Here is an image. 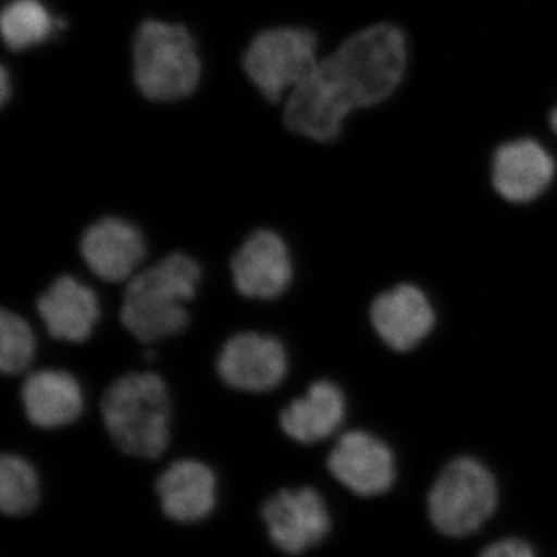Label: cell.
<instances>
[{
  "instance_id": "obj_6",
  "label": "cell",
  "mask_w": 557,
  "mask_h": 557,
  "mask_svg": "<svg viewBox=\"0 0 557 557\" xmlns=\"http://www.w3.org/2000/svg\"><path fill=\"white\" fill-rule=\"evenodd\" d=\"M318 38L307 28L278 27L252 39L244 65L249 79L271 102L282 100L318 67Z\"/></svg>"
},
{
  "instance_id": "obj_13",
  "label": "cell",
  "mask_w": 557,
  "mask_h": 557,
  "mask_svg": "<svg viewBox=\"0 0 557 557\" xmlns=\"http://www.w3.org/2000/svg\"><path fill=\"white\" fill-rule=\"evenodd\" d=\"M20 397L27 420L44 431L76 423L86 406L79 381L61 369H40L28 373L22 383Z\"/></svg>"
},
{
  "instance_id": "obj_20",
  "label": "cell",
  "mask_w": 557,
  "mask_h": 557,
  "mask_svg": "<svg viewBox=\"0 0 557 557\" xmlns=\"http://www.w3.org/2000/svg\"><path fill=\"white\" fill-rule=\"evenodd\" d=\"M35 330L16 311H0V370L3 375L17 376L27 372L35 361Z\"/></svg>"
},
{
  "instance_id": "obj_4",
  "label": "cell",
  "mask_w": 557,
  "mask_h": 557,
  "mask_svg": "<svg viewBox=\"0 0 557 557\" xmlns=\"http://www.w3.org/2000/svg\"><path fill=\"white\" fill-rule=\"evenodd\" d=\"M201 62L196 40L182 25L146 21L134 40V76L152 101H177L199 86Z\"/></svg>"
},
{
  "instance_id": "obj_12",
  "label": "cell",
  "mask_w": 557,
  "mask_h": 557,
  "mask_svg": "<svg viewBox=\"0 0 557 557\" xmlns=\"http://www.w3.org/2000/svg\"><path fill=\"white\" fill-rule=\"evenodd\" d=\"M36 313L51 338L83 344L100 322V298L78 277L61 274L36 299Z\"/></svg>"
},
{
  "instance_id": "obj_3",
  "label": "cell",
  "mask_w": 557,
  "mask_h": 557,
  "mask_svg": "<svg viewBox=\"0 0 557 557\" xmlns=\"http://www.w3.org/2000/svg\"><path fill=\"white\" fill-rule=\"evenodd\" d=\"M100 409L109 438L126 456L156 460L170 448L171 394L159 373L129 372L113 380Z\"/></svg>"
},
{
  "instance_id": "obj_9",
  "label": "cell",
  "mask_w": 557,
  "mask_h": 557,
  "mask_svg": "<svg viewBox=\"0 0 557 557\" xmlns=\"http://www.w3.org/2000/svg\"><path fill=\"white\" fill-rule=\"evenodd\" d=\"M78 249L90 273L106 284L129 282L148 255L143 231L115 215L90 223L81 234Z\"/></svg>"
},
{
  "instance_id": "obj_7",
  "label": "cell",
  "mask_w": 557,
  "mask_h": 557,
  "mask_svg": "<svg viewBox=\"0 0 557 557\" xmlns=\"http://www.w3.org/2000/svg\"><path fill=\"white\" fill-rule=\"evenodd\" d=\"M215 373L233 391L269 394L287 379V348L276 336L259 332L234 333L220 348Z\"/></svg>"
},
{
  "instance_id": "obj_2",
  "label": "cell",
  "mask_w": 557,
  "mask_h": 557,
  "mask_svg": "<svg viewBox=\"0 0 557 557\" xmlns=\"http://www.w3.org/2000/svg\"><path fill=\"white\" fill-rule=\"evenodd\" d=\"M201 274L200 263L180 251L139 270L126 282L121 325L145 346L185 332L190 319L188 304L196 298Z\"/></svg>"
},
{
  "instance_id": "obj_5",
  "label": "cell",
  "mask_w": 557,
  "mask_h": 557,
  "mask_svg": "<svg viewBox=\"0 0 557 557\" xmlns=\"http://www.w3.org/2000/svg\"><path fill=\"white\" fill-rule=\"evenodd\" d=\"M497 483L475 458L450 461L429 491L432 525L448 537H467L482 528L497 507Z\"/></svg>"
},
{
  "instance_id": "obj_14",
  "label": "cell",
  "mask_w": 557,
  "mask_h": 557,
  "mask_svg": "<svg viewBox=\"0 0 557 557\" xmlns=\"http://www.w3.org/2000/svg\"><path fill=\"white\" fill-rule=\"evenodd\" d=\"M156 490L164 515L180 523L207 519L218 500L214 471L196 458L172 461L157 480Z\"/></svg>"
},
{
  "instance_id": "obj_10",
  "label": "cell",
  "mask_w": 557,
  "mask_h": 557,
  "mask_svg": "<svg viewBox=\"0 0 557 557\" xmlns=\"http://www.w3.org/2000/svg\"><path fill=\"white\" fill-rule=\"evenodd\" d=\"M262 519L273 544L287 555L317 547L332 530L327 505L317 490H281L263 504Z\"/></svg>"
},
{
  "instance_id": "obj_19",
  "label": "cell",
  "mask_w": 557,
  "mask_h": 557,
  "mask_svg": "<svg viewBox=\"0 0 557 557\" xmlns=\"http://www.w3.org/2000/svg\"><path fill=\"white\" fill-rule=\"evenodd\" d=\"M39 478L27 458L5 454L0 458V508L3 515L24 516L38 505Z\"/></svg>"
},
{
  "instance_id": "obj_17",
  "label": "cell",
  "mask_w": 557,
  "mask_h": 557,
  "mask_svg": "<svg viewBox=\"0 0 557 557\" xmlns=\"http://www.w3.org/2000/svg\"><path fill=\"white\" fill-rule=\"evenodd\" d=\"M555 160L533 139L508 143L494 157L493 183L505 200L525 203L537 199L555 177Z\"/></svg>"
},
{
  "instance_id": "obj_21",
  "label": "cell",
  "mask_w": 557,
  "mask_h": 557,
  "mask_svg": "<svg viewBox=\"0 0 557 557\" xmlns=\"http://www.w3.org/2000/svg\"><path fill=\"white\" fill-rule=\"evenodd\" d=\"M479 557H536L533 548L519 539L494 542Z\"/></svg>"
},
{
  "instance_id": "obj_23",
  "label": "cell",
  "mask_w": 557,
  "mask_h": 557,
  "mask_svg": "<svg viewBox=\"0 0 557 557\" xmlns=\"http://www.w3.org/2000/svg\"><path fill=\"white\" fill-rule=\"evenodd\" d=\"M552 127L557 134V109L552 113Z\"/></svg>"
},
{
  "instance_id": "obj_22",
  "label": "cell",
  "mask_w": 557,
  "mask_h": 557,
  "mask_svg": "<svg viewBox=\"0 0 557 557\" xmlns=\"http://www.w3.org/2000/svg\"><path fill=\"white\" fill-rule=\"evenodd\" d=\"M10 91H11L10 73L7 72V69H3L2 70V102H3V104H5V102L10 100Z\"/></svg>"
},
{
  "instance_id": "obj_11",
  "label": "cell",
  "mask_w": 557,
  "mask_h": 557,
  "mask_svg": "<svg viewBox=\"0 0 557 557\" xmlns=\"http://www.w3.org/2000/svg\"><path fill=\"white\" fill-rule=\"evenodd\" d=\"M327 468L341 485L362 497L380 496L394 485L397 467L386 443L362 431L339 437L330 450Z\"/></svg>"
},
{
  "instance_id": "obj_16",
  "label": "cell",
  "mask_w": 557,
  "mask_h": 557,
  "mask_svg": "<svg viewBox=\"0 0 557 557\" xmlns=\"http://www.w3.org/2000/svg\"><path fill=\"white\" fill-rule=\"evenodd\" d=\"M346 409L343 391L332 381L319 380L278 412L277 423L293 442L314 445L338 431Z\"/></svg>"
},
{
  "instance_id": "obj_18",
  "label": "cell",
  "mask_w": 557,
  "mask_h": 557,
  "mask_svg": "<svg viewBox=\"0 0 557 557\" xmlns=\"http://www.w3.org/2000/svg\"><path fill=\"white\" fill-rule=\"evenodd\" d=\"M62 28L42 0H10L2 11V35L10 50L33 49Z\"/></svg>"
},
{
  "instance_id": "obj_15",
  "label": "cell",
  "mask_w": 557,
  "mask_h": 557,
  "mask_svg": "<svg viewBox=\"0 0 557 557\" xmlns=\"http://www.w3.org/2000/svg\"><path fill=\"white\" fill-rule=\"evenodd\" d=\"M373 327L388 347L408 351L434 329L435 313L420 288L399 285L373 300L370 309Z\"/></svg>"
},
{
  "instance_id": "obj_1",
  "label": "cell",
  "mask_w": 557,
  "mask_h": 557,
  "mask_svg": "<svg viewBox=\"0 0 557 557\" xmlns=\"http://www.w3.org/2000/svg\"><path fill=\"white\" fill-rule=\"evenodd\" d=\"M408 62L405 35L379 24L348 38L289 97L285 124L317 141L339 137L348 113L379 104L401 83Z\"/></svg>"
},
{
  "instance_id": "obj_8",
  "label": "cell",
  "mask_w": 557,
  "mask_h": 557,
  "mask_svg": "<svg viewBox=\"0 0 557 557\" xmlns=\"http://www.w3.org/2000/svg\"><path fill=\"white\" fill-rule=\"evenodd\" d=\"M230 274L234 288L244 298H281L295 276L287 242L274 230L252 231L231 256Z\"/></svg>"
}]
</instances>
